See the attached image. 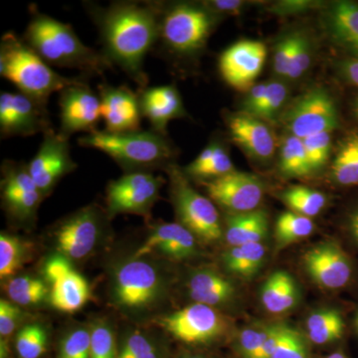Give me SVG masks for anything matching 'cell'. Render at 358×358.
<instances>
[{
  "instance_id": "1",
  "label": "cell",
  "mask_w": 358,
  "mask_h": 358,
  "mask_svg": "<svg viewBox=\"0 0 358 358\" xmlns=\"http://www.w3.org/2000/svg\"><path fill=\"white\" fill-rule=\"evenodd\" d=\"M86 8L100 33L103 55L141 90L147 88L143 64L159 39L157 2L117 1L108 7L90 2Z\"/></svg>"
},
{
  "instance_id": "2",
  "label": "cell",
  "mask_w": 358,
  "mask_h": 358,
  "mask_svg": "<svg viewBox=\"0 0 358 358\" xmlns=\"http://www.w3.org/2000/svg\"><path fill=\"white\" fill-rule=\"evenodd\" d=\"M22 38L47 64L79 70L86 78L102 76L114 67L103 52L85 45L72 26L36 9Z\"/></svg>"
},
{
  "instance_id": "3",
  "label": "cell",
  "mask_w": 358,
  "mask_h": 358,
  "mask_svg": "<svg viewBox=\"0 0 358 358\" xmlns=\"http://www.w3.org/2000/svg\"><path fill=\"white\" fill-rule=\"evenodd\" d=\"M0 75L14 84L20 93L43 103H48L52 94L88 79L82 75L66 78L58 74L14 32H7L1 38Z\"/></svg>"
},
{
  "instance_id": "4",
  "label": "cell",
  "mask_w": 358,
  "mask_h": 358,
  "mask_svg": "<svg viewBox=\"0 0 358 358\" xmlns=\"http://www.w3.org/2000/svg\"><path fill=\"white\" fill-rule=\"evenodd\" d=\"M83 148L100 150L129 173L147 171L159 167L171 166L174 148L166 134L152 131H138L133 133L113 134L96 131L79 138Z\"/></svg>"
},
{
  "instance_id": "5",
  "label": "cell",
  "mask_w": 358,
  "mask_h": 358,
  "mask_svg": "<svg viewBox=\"0 0 358 358\" xmlns=\"http://www.w3.org/2000/svg\"><path fill=\"white\" fill-rule=\"evenodd\" d=\"M159 7V39L162 50L176 56H193L204 48L215 26V13L190 3ZM157 46V45H155Z\"/></svg>"
},
{
  "instance_id": "6",
  "label": "cell",
  "mask_w": 358,
  "mask_h": 358,
  "mask_svg": "<svg viewBox=\"0 0 358 358\" xmlns=\"http://www.w3.org/2000/svg\"><path fill=\"white\" fill-rule=\"evenodd\" d=\"M166 171L171 178V195L180 224L202 241L220 239L222 226L213 201L197 192L178 166L171 164Z\"/></svg>"
},
{
  "instance_id": "7",
  "label": "cell",
  "mask_w": 358,
  "mask_h": 358,
  "mask_svg": "<svg viewBox=\"0 0 358 358\" xmlns=\"http://www.w3.org/2000/svg\"><path fill=\"white\" fill-rule=\"evenodd\" d=\"M53 129L47 103L20 93L0 95V134L2 138L31 136Z\"/></svg>"
},
{
  "instance_id": "8",
  "label": "cell",
  "mask_w": 358,
  "mask_h": 358,
  "mask_svg": "<svg viewBox=\"0 0 358 358\" xmlns=\"http://www.w3.org/2000/svg\"><path fill=\"white\" fill-rule=\"evenodd\" d=\"M159 324L174 338L189 345L211 343L227 331V322L220 313L199 303L162 317Z\"/></svg>"
},
{
  "instance_id": "9",
  "label": "cell",
  "mask_w": 358,
  "mask_h": 358,
  "mask_svg": "<svg viewBox=\"0 0 358 358\" xmlns=\"http://www.w3.org/2000/svg\"><path fill=\"white\" fill-rule=\"evenodd\" d=\"M292 136H308L331 133L338 127V114L333 98L322 89L308 92L294 102L285 117Z\"/></svg>"
},
{
  "instance_id": "10",
  "label": "cell",
  "mask_w": 358,
  "mask_h": 358,
  "mask_svg": "<svg viewBox=\"0 0 358 358\" xmlns=\"http://www.w3.org/2000/svg\"><path fill=\"white\" fill-rule=\"evenodd\" d=\"M162 180L147 171L128 173L108 186L107 204L110 215L148 214L159 199Z\"/></svg>"
},
{
  "instance_id": "11",
  "label": "cell",
  "mask_w": 358,
  "mask_h": 358,
  "mask_svg": "<svg viewBox=\"0 0 358 358\" xmlns=\"http://www.w3.org/2000/svg\"><path fill=\"white\" fill-rule=\"evenodd\" d=\"M162 291V280L154 266L140 259L122 264L115 275L114 298L121 307L141 308L152 305Z\"/></svg>"
},
{
  "instance_id": "12",
  "label": "cell",
  "mask_w": 358,
  "mask_h": 358,
  "mask_svg": "<svg viewBox=\"0 0 358 358\" xmlns=\"http://www.w3.org/2000/svg\"><path fill=\"white\" fill-rule=\"evenodd\" d=\"M44 275L50 286L49 300L56 310L73 313L81 310L91 299L88 282L65 256L49 258L44 265Z\"/></svg>"
},
{
  "instance_id": "13",
  "label": "cell",
  "mask_w": 358,
  "mask_h": 358,
  "mask_svg": "<svg viewBox=\"0 0 358 358\" xmlns=\"http://www.w3.org/2000/svg\"><path fill=\"white\" fill-rule=\"evenodd\" d=\"M27 166L33 181L44 196L63 176L77 167L71 157L69 138L54 129L47 131L36 155Z\"/></svg>"
},
{
  "instance_id": "14",
  "label": "cell",
  "mask_w": 358,
  "mask_h": 358,
  "mask_svg": "<svg viewBox=\"0 0 358 358\" xmlns=\"http://www.w3.org/2000/svg\"><path fill=\"white\" fill-rule=\"evenodd\" d=\"M303 264L310 279L327 289L346 288L355 274L352 258L334 241L322 242L308 249Z\"/></svg>"
},
{
  "instance_id": "15",
  "label": "cell",
  "mask_w": 358,
  "mask_h": 358,
  "mask_svg": "<svg viewBox=\"0 0 358 358\" xmlns=\"http://www.w3.org/2000/svg\"><path fill=\"white\" fill-rule=\"evenodd\" d=\"M60 129L59 133L70 138L75 133L91 134L102 119L100 96L90 88L88 82L67 87L59 93Z\"/></svg>"
},
{
  "instance_id": "16",
  "label": "cell",
  "mask_w": 358,
  "mask_h": 358,
  "mask_svg": "<svg viewBox=\"0 0 358 358\" xmlns=\"http://www.w3.org/2000/svg\"><path fill=\"white\" fill-rule=\"evenodd\" d=\"M267 58L263 42L242 40L221 54L219 71L226 83L238 91H249L262 72Z\"/></svg>"
},
{
  "instance_id": "17",
  "label": "cell",
  "mask_w": 358,
  "mask_h": 358,
  "mask_svg": "<svg viewBox=\"0 0 358 358\" xmlns=\"http://www.w3.org/2000/svg\"><path fill=\"white\" fill-rule=\"evenodd\" d=\"M212 201L235 214L257 210L264 196V186L253 174L232 173L205 182Z\"/></svg>"
},
{
  "instance_id": "18",
  "label": "cell",
  "mask_w": 358,
  "mask_h": 358,
  "mask_svg": "<svg viewBox=\"0 0 358 358\" xmlns=\"http://www.w3.org/2000/svg\"><path fill=\"white\" fill-rule=\"evenodd\" d=\"M2 199L7 211L20 221L34 218L42 193L28 171L27 164L6 160L2 164Z\"/></svg>"
},
{
  "instance_id": "19",
  "label": "cell",
  "mask_w": 358,
  "mask_h": 358,
  "mask_svg": "<svg viewBox=\"0 0 358 358\" xmlns=\"http://www.w3.org/2000/svg\"><path fill=\"white\" fill-rule=\"evenodd\" d=\"M101 220L96 208L87 207L61 222L54 232L61 255L75 260L88 256L100 237Z\"/></svg>"
},
{
  "instance_id": "20",
  "label": "cell",
  "mask_w": 358,
  "mask_h": 358,
  "mask_svg": "<svg viewBox=\"0 0 358 358\" xmlns=\"http://www.w3.org/2000/svg\"><path fill=\"white\" fill-rule=\"evenodd\" d=\"M98 89L105 131L113 134L141 131L143 114L138 94L126 85L115 87L102 83Z\"/></svg>"
},
{
  "instance_id": "21",
  "label": "cell",
  "mask_w": 358,
  "mask_h": 358,
  "mask_svg": "<svg viewBox=\"0 0 358 358\" xmlns=\"http://www.w3.org/2000/svg\"><path fill=\"white\" fill-rule=\"evenodd\" d=\"M138 94L141 114L157 133L166 134L169 122L185 115L180 94L174 85L147 87Z\"/></svg>"
},
{
  "instance_id": "22",
  "label": "cell",
  "mask_w": 358,
  "mask_h": 358,
  "mask_svg": "<svg viewBox=\"0 0 358 358\" xmlns=\"http://www.w3.org/2000/svg\"><path fill=\"white\" fill-rule=\"evenodd\" d=\"M152 252L176 260L189 258L196 253L195 235L180 223L160 224L136 250L134 259L143 258Z\"/></svg>"
},
{
  "instance_id": "23",
  "label": "cell",
  "mask_w": 358,
  "mask_h": 358,
  "mask_svg": "<svg viewBox=\"0 0 358 358\" xmlns=\"http://www.w3.org/2000/svg\"><path fill=\"white\" fill-rule=\"evenodd\" d=\"M228 128L232 140L244 148L247 154L259 160L272 159L275 136L262 120L242 113L229 117Z\"/></svg>"
},
{
  "instance_id": "24",
  "label": "cell",
  "mask_w": 358,
  "mask_h": 358,
  "mask_svg": "<svg viewBox=\"0 0 358 358\" xmlns=\"http://www.w3.org/2000/svg\"><path fill=\"white\" fill-rule=\"evenodd\" d=\"M188 294L195 303L203 305H223L236 294L233 282L215 271L199 270L193 273L187 285Z\"/></svg>"
},
{
  "instance_id": "25",
  "label": "cell",
  "mask_w": 358,
  "mask_h": 358,
  "mask_svg": "<svg viewBox=\"0 0 358 358\" xmlns=\"http://www.w3.org/2000/svg\"><path fill=\"white\" fill-rule=\"evenodd\" d=\"M268 230V215L262 209L232 214L226 219L225 239L231 247L263 243Z\"/></svg>"
},
{
  "instance_id": "26",
  "label": "cell",
  "mask_w": 358,
  "mask_h": 358,
  "mask_svg": "<svg viewBox=\"0 0 358 358\" xmlns=\"http://www.w3.org/2000/svg\"><path fill=\"white\" fill-rule=\"evenodd\" d=\"M261 303L271 313H284L293 310L300 301V289L289 273L277 271L264 282Z\"/></svg>"
},
{
  "instance_id": "27",
  "label": "cell",
  "mask_w": 358,
  "mask_h": 358,
  "mask_svg": "<svg viewBox=\"0 0 358 358\" xmlns=\"http://www.w3.org/2000/svg\"><path fill=\"white\" fill-rule=\"evenodd\" d=\"M308 341L317 345L336 343L343 338L345 331V320L336 308H322L315 310L306 322Z\"/></svg>"
},
{
  "instance_id": "28",
  "label": "cell",
  "mask_w": 358,
  "mask_h": 358,
  "mask_svg": "<svg viewBox=\"0 0 358 358\" xmlns=\"http://www.w3.org/2000/svg\"><path fill=\"white\" fill-rule=\"evenodd\" d=\"M266 250L263 243H251L231 247L223 256V262L229 272L251 279L262 268L265 262Z\"/></svg>"
},
{
  "instance_id": "29",
  "label": "cell",
  "mask_w": 358,
  "mask_h": 358,
  "mask_svg": "<svg viewBox=\"0 0 358 358\" xmlns=\"http://www.w3.org/2000/svg\"><path fill=\"white\" fill-rule=\"evenodd\" d=\"M234 171L232 162L225 148L217 143H211L202 150L192 164L185 169V173L193 178L215 179Z\"/></svg>"
},
{
  "instance_id": "30",
  "label": "cell",
  "mask_w": 358,
  "mask_h": 358,
  "mask_svg": "<svg viewBox=\"0 0 358 358\" xmlns=\"http://www.w3.org/2000/svg\"><path fill=\"white\" fill-rule=\"evenodd\" d=\"M329 24L334 38L358 52V4L339 1L329 14Z\"/></svg>"
},
{
  "instance_id": "31",
  "label": "cell",
  "mask_w": 358,
  "mask_h": 358,
  "mask_svg": "<svg viewBox=\"0 0 358 358\" xmlns=\"http://www.w3.org/2000/svg\"><path fill=\"white\" fill-rule=\"evenodd\" d=\"M333 178L343 186L358 185V134L346 136L333 164Z\"/></svg>"
},
{
  "instance_id": "32",
  "label": "cell",
  "mask_w": 358,
  "mask_h": 358,
  "mask_svg": "<svg viewBox=\"0 0 358 358\" xmlns=\"http://www.w3.org/2000/svg\"><path fill=\"white\" fill-rule=\"evenodd\" d=\"M6 293L16 305L31 306L43 301L49 294V289L45 282L38 278L20 275L8 282Z\"/></svg>"
},
{
  "instance_id": "33",
  "label": "cell",
  "mask_w": 358,
  "mask_h": 358,
  "mask_svg": "<svg viewBox=\"0 0 358 358\" xmlns=\"http://www.w3.org/2000/svg\"><path fill=\"white\" fill-rule=\"evenodd\" d=\"M280 169L289 178H301L313 173L303 140L291 134L284 141L280 154Z\"/></svg>"
},
{
  "instance_id": "34",
  "label": "cell",
  "mask_w": 358,
  "mask_h": 358,
  "mask_svg": "<svg viewBox=\"0 0 358 358\" xmlns=\"http://www.w3.org/2000/svg\"><path fill=\"white\" fill-rule=\"evenodd\" d=\"M282 199L293 212L310 218L320 214L327 205L326 195L306 186L289 188L282 193Z\"/></svg>"
},
{
  "instance_id": "35",
  "label": "cell",
  "mask_w": 358,
  "mask_h": 358,
  "mask_svg": "<svg viewBox=\"0 0 358 358\" xmlns=\"http://www.w3.org/2000/svg\"><path fill=\"white\" fill-rule=\"evenodd\" d=\"M313 230L315 224L310 217L293 211L285 212L275 224V239L280 246H286L310 236Z\"/></svg>"
},
{
  "instance_id": "36",
  "label": "cell",
  "mask_w": 358,
  "mask_h": 358,
  "mask_svg": "<svg viewBox=\"0 0 358 358\" xmlns=\"http://www.w3.org/2000/svg\"><path fill=\"white\" fill-rule=\"evenodd\" d=\"M25 244L20 238L1 233L0 235V278L11 277L26 261Z\"/></svg>"
},
{
  "instance_id": "37",
  "label": "cell",
  "mask_w": 358,
  "mask_h": 358,
  "mask_svg": "<svg viewBox=\"0 0 358 358\" xmlns=\"http://www.w3.org/2000/svg\"><path fill=\"white\" fill-rule=\"evenodd\" d=\"M47 345L46 331L40 324H28L16 336V352L20 358H40L46 352Z\"/></svg>"
},
{
  "instance_id": "38",
  "label": "cell",
  "mask_w": 358,
  "mask_h": 358,
  "mask_svg": "<svg viewBox=\"0 0 358 358\" xmlns=\"http://www.w3.org/2000/svg\"><path fill=\"white\" fill-rule=\"evenodd\" d=\"M271 358H310L308 338L294 327L284 324L279 345Z\"/></svg>"
},
{
  "instance_id": "39",
  "label": "cell",
  "mask_w": 358,
  "mask_h": 358,
  "mask_svg": "<svg viewBox=\"0 0 358 358\" xmlns=\"http://www.w3.org/2000/svg\"><path fill=\"white\" fill-rule=\"evenodd\" d=\"M275 324L246 327L239 334L238 352L242 358H252L260 350L274 329Z\"/></svg>"
},
{
  "instance_id": "40",
  "label": "cell",
  "mask_w": 358,
  "mask_h": 358,
  "mask_svg": "<svg viewBox=\"0 0 358 358\" xmlns=\"http://www.w3.org/2000/svg\"><path fill=\"white\" fill-rule=\"evenodd\" d=\"M306 154L313 171L326 166L331 152V133L313 134L303 140Z\"/></svg>"
},
{
  "instance_id": "41",
  "label": "cell",
  "mask_w": 358,
  "mask_h": 358,
  "mask_svg": "<svg viewBox=\"0 0 358 358\" xmlns=\"http://www.w3.org/2000/svg\"><path fill=\"white\" fill-rule=\"evenodd\" d=\"M288 96V90L284 84L278 81L268 82L266 90L265 98L262 103L254 113L253 117L264 121H270L274 119L275 115L279 113L282 103Z\"/></svg>"
},
{
  "instance_id": "42",
  "label": "cell",
  "mask_w": 358,
  "mask_h": 358,
  "mask_svg": "<svg viewBox=\"0 0 358 358\" xmlns=\"http://www.w3.org/2000/svg\"><path fill=\"white\" fill-rule=\"evenodd\" d=\"M59 358H91V333L86 329H74L63 338Z\"/></svg>"
},
{
  "instance_id": "43",
  "label": "cell",
  "mask_w": 358,
  "mask_h": 358,
  "mask_svg": "<svg viewBox=\"0 0 358 358\" xmlns=\"http://www.w3.org/2000/svg\"><path fill=\"white\" fill-rule=\"evenodd\" d=\"M114 333L109 326L98 324L91 331V358H117Z\"/></svg>"
},
{
  "instance_id": "44",
  "label": "cell",
  "mask_w": 358,
  "mask_h": 358,
  "mask_svg": "<svg viewBox=\"0 0 358 358\" xmlns=\"http://www.w3.org/2000/svg\"><path fill=\"white\" fill-rule=\"evenodd\" d=\"M310 64V44L305 37L296 35V45H294L293 57L287 78L294 80L303 76V73L308 70Z\"/></svg>"
},
{
  "instance_id": "45",
  "label": "cell",
  "mask_w": 358,
  "mask_h": 358,
  "mask_svg": "<svg viewBox=\"0 0 358 358\" xmlns=\"http://www.w3.org/2000/svg\"><path fill=\"white\" fill-rule=\"evenodd\" d=\"M157 350L154 343L141 333H133L124 339L117 358H143Z\"/></svg>"
},
{
  "instance_id": "46",
  "label": "cell",
  "mask_w": 358,
  "mask_h": 358,
  "mask_svg": "<svg viewBox=\"0 0 358 358\" xmlns=\"http://www.w3.org/2000/svg\"><path fill=\"white\" fill-rule=\"evenodd\" d=\"M296 35H291L281 40L275 47L274 59V70L280 76L287 77L289 63L293 57L294 45H296Z\"/></svg>"
},
{
  "instance_id": "47",
  "label": "cell",
  "mask_w": 358,
  "mask_h": 358,
  "mask_svg": "<svg viewBox=\"0 0 358 358\" xmlns=\"http://www.w3.org/2000/svg\"><path fill=\"white\" fill-rule=\"evenodd\" d=\"M22 317V310L18 305L6 300L0 301V334L6 338L15 331Z\"/></svg>"
},
{
  "instance_id": "48",
  "label": "cell",
  "mask_w": 358,
  "mask_h": 358,
  "mask_svg": "<svg viewBox=\"0 0 358 358\" xmlns=\"http://www.w3.org/2000/svg\"><path fill=\"white\" fill-rule=\"evenodd\" d=\"M267 85L268 83H259L254 85V86L249 90L246 99H245L243 106L245 114L252 115L255 113V110L260 107L264 98H265Z\"/></svg>"
},
{
  "instance_id": "49",
  "label": "cell",
  "mask_w": 358,
  "mask_h": 358,
  "mask_svg": "<svg viewBox=\"0 0 358 358\" xmlns=\"http://www.w3.org/2000/svg\"><path fill=\"white\" fill-rule=\"evenodd\" d=\"M282 327L284 324L275 322L274 329L270 334L266 343H264L262 348L252 358H271L274 353L275 348L279 345L280 338H281Z\"/></svg>"
},
{
  "instance_id": "50",
  "label": "cell",
  "mask_w": 358,
  "mask_h": 358,
  "mask_svg": "<svg viewBox=\"0 0 358 358\" xmlns=\"http://www.w3.org/2000/svg\"><path fill=\"white\" fill-rule=\"evenodd\" d=\"M213 13H236L243 6V2L235 0H214L204 4Z\"/></svg>"
},
{
  "instance_id": "51",
  "label": "cell",
  "mask_w": 358,
  "mask_h": 358,
  "mask_svg": "<svg viewBox=\"0 0 358 358\" xmlns=\"http://www.w3.org/2000/svg\"><path fill=\"white\" fill-rule=\"evenodd\" d=\"M348 228L353 243L358 248V205L348 216Z\"/></svg>"
},
{
  "instance_id": "52",
  "label": "cell",
  "mask_w": 358,
  "mask_h": 358,
  "mask_svg": "<svg viewBox=\"0 0 358 358\" xmlns=\"http://www.w3.org/2000/svg\"><path fill=\"white\" fill-rule=\"evenodd\" d=\"M345 76L352 84L358 87V58L348 61L345 65Z\"/></svg>"
},
{
  "instance_id": "53",
  "label": "cell",
  "mask_w": 358,
  "mask_h": 358,
  "mask_svg": "<svg viewBox=\"0 0 358 358\" xmlns=\"http://www.w3.org/2000/svg\"><path fill=\"white\" fill-rule=\"evenodd\" d=\"M8 343H7L6 339L1 338V343H0V358H6L8 355Z\"/></svg>"
},
{
  "instance_id": "54",
  "label": "cell",
  "mask_w": 358,
  "mask_h": 358,
  "mask_svg": "<svg viewBox=\"0 0 358 358\" xmlns=\"http://www.w3.org/2000/svg\"><path fill=\"white\" fill-rule=\"evenodd\" d=\"M324 358H350L343 350H336L331 355H327Z\"/></svg>"
},
{
  "instance_id": "55",
  "label": "cell",
  "mask_w": 358,
  "mask_h": 358,
  "mask_svg": "<svg viewBox=\"0 0 358 358\" xmlns=\"http://www.w3.org/2000/svg\"><path fill=\"white\" fill-rule=\"evenodd\" d=\"M355 113H357L358 117V98L357 99V103H355Z\"/></svg>"
},
{
  "instance_id": "56",
  "label": "cell",
  "mask_w": 358,
  "mask_h": 358,
  "mask_svg": "<svg viewBox=\"0 0 358 358\" xmlns=\"http://www.w3.org/2000/svg\"><path fill=\"white\" fill-rule=\"evenodd\" d=\"M185 358H206V357H199V355H192V357H186Z\"/></svg>"
},
{
  "instance_id": "57",
  "label": "cell",
  "mask_w": 358,
  "mask_h": 358,
  "mask_svg": "<svg viewBox=\"0 0 358 358\" xmlns=\"http://www.w3.org/2000/svg\"><path fill=\"white\" fill-rule=\"evenodd\" d=\"M355 324H357V331H358V315L357 317V322H355Z\"/></svg>"
}]
</instances>
